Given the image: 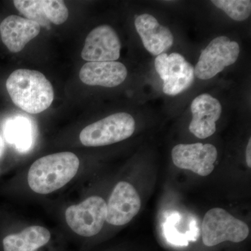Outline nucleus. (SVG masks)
Returning <instances> with one entry per match:
<instances>
[{"label": "nucleus", "instance_id": "f257e3e1", "mask_svg": "<svg viewBox=\"0 0 251 251\" xmlns=\"http://www.w3.org/2000/svg\"><path fill=\"white\" fill-rule=\"evenodd\" d=\"M6 87L15 105L27 113L36 115L45 111L53 101L52 84L38 71H14L8 77Z\"/></svg>", "mask_w": 251, "mask_h": 251}, {"label": "nucleus", "instance_id": "f03ea898", "mask_svg": "<svg viewBox=\"0 0 251 251\" xmlns=\"http://www.w3.org/2000/svg\"><path fill=\"white\" fill-rule=\"evenodd\" d=\"M80 161L75 153L60 152L36 160L28 172L29 188L39 194H49L68 184L76 175Z\"/></svg>", "mask_w": 251, "mask_h": 251}, {"label": "nucleus", "instance_id": "7ed1b4c3", "mask_svg": "<svg viewBox=\"0 0 251 251\" xmlns=\"http://www.w3.org/2000/svg\"><path fill=\"white\" fill-rule=\"evenodd\" d=\"M135 129L132 115L119 112L86 126L81 131L80 140L87 147L105 146L130 138Z\"/></svg>", "mask_w": 251, "mask_h": 251}, {"label": "nucleus", "instance_id": "20e7f679", "mask_svg": "<svg viewBox=\"0 0 251 251\" xmlns=\"http://www.w3.org/2000/svg\"><path fill=\"white\" fill-rule=\"evenodd\" d=\"M249 234L247 225L224 209H211L203 219L202 242L206 247H214L224 242H243Z\"/></svg>", "mask_w": 251, "mask_h": 251}, {"label": "nucleus", "instance_id": "39448f33", "mask_svg": "<svg viewBox=\"0 0 251 251\" xmlns=\"http://www.w3.org/2000/svg\"><path fill=\"white\" fill-rule=\"evenodd\" d=\"M239 52L237 42L227 36H218L203 50L194 69L195 75L201 80L215 77L225 68L237 62Z\"/></svg>", "mask_w": 251, "mask_h": 251}, {"label": "nucleus", "instance_id": "423d86ee", "mask_svg": "<svg viewBox=\"0 0 251 251\" xmlns=\"http://www.w3.org/2000/svg\"><path fill=\"white\" fill-rule=\"evenodd\" d=\"M106 216V202L99 196H92L80 204L70 206L65 213L68 226L85 237L98 234L103 228Z\"/></svg>", "mask_w": 251, "mask_h": 251}, {"label": "nucleus", "instance_id": "0eeeda50", "mask_svg": "<svg viewBox=\"0 0 251 251\" xmlns=\"http://www.w3.org/2000/svg\"><path fill=\"white\" fill-rule=\"evenodd\" d=\"M155 68L163 81V91L176 96L187 90L194 80V67L181 54L162 53L155 59Z\"/></svg>", "mask_w": 251, "mask_h": 251}, {"label": "nucleus", "instance_id": "6e6552de", "mask_svg": "<svg viewBox=\"0 0 251 251\" xmlns=\"http://www.w3.org/2000/svg\"><path fill=\"white\" fill-rule=\"evenodd\" d=\"M172 158L177 168L206 176L214 171L217 150L211 144H179L172 150Z\"/></svg>", "mask_w": 251, "mask_h": 251}, {"label": "nucleus", "instance_id": "1a4fd4ad", "mask_svg": "<svg viewBox=\"0 0 251 251\" xmlns=\"http://www.w3.org/2000/svg\"><path fill=\"white\" fill-rule=\"evenodd\" d=\"M121 42L115 29L107 25L90 31L81 57L88 62H115L120 57Z\"/></svg>", "mask_w": 251, "mask_h": 251}, {"label": "nucleus", "instance_id": "9d476101", "mask_svg": "<svg viewBox=\"0 0 251 251\" xmlns=\"http://www.w3.org/2000/svg\"><path fill=\"white\" fill-rule=\"evenodd\" d=\"M141 200L129 183L120 181L114 188L107 204L106 221L112 226L129 223L139 212Z\"/></svg>", "mask_w": 251, "mask_h": 251}, {"label": "nucleus", "instance_id": "9b49d317", "mask_svg": "<svg viewBox=\"0 0 251 251\" xmlns=\"http://www.w3.org/2000/svg\"><path fill=\"white\" fill-rule=\"evenodd\" d=\"M192 120L189 130L201 139L209 138L216 132V123L221 117L222 106L218 99L202 94L193 100L191 105Z\"/></svg>", "mask_w": 251, "mask_h": 251}, {"label": "nucleus", "instance_id": "f8f14e48", "mask_svg": "<svg viewBox=\"0 0 251 251\" xmlns=\"http://www.w3.org/2000/svg\"><path fill=\"white\" fill-rule=\"evenodd\" d=\"M135 26L143 46L155 56L166 52L174 43V36L168 27L162 25L151 15H140L135 20Z\"/></svg>", "mask_w": 251, "mask_h": 251}, {"label": "nucleus", "instance_id": "ddd939ff", "mask_svg": "<svg viewBox=\"0 0 251 251\" xmlns=\"http://www.w3.org/2000/svg\"><path fill=\"white\" fill-rule=\"evenodd\" d=\"M40 31L38 23L16 15L8 16L0 25L1 40L14 53L21 52Z\"/></svg>", "mask_w": 251, "mask_h": 251}, {"label": "nucleus", "instance_id": "4468645a", "mask_svg": "<svg viewBox=\"0 0 251 251\" xmlns=\"http://www.w3.org/2000/svg\"><path fill=\"white\" fill-rule=\"evenodd\" d=\"M127 74L125 64L115 61L86 63L81 68L79 76L86 85L115 87L125 82Z\"/></svg>", "mask_w": 251, "mask_h": 251}, {"label": "nucleus", "instance_id": "2eb2a0df", "mask_svg": "<svg viewBox=\"0 0 251 251\" xmlns=\"http://www.w3.org/2000/svg\"><path fill=\"white\" fill-rule=\"evenodd\" d=\"M49 229L41 226H30L18 234H9L3 239L4 251H36L50 239Z\"/></svg>", "mask_w": 251, "mask_h": 251}, {"label": "nucleus", "instance_id": "dca6fc26", "mask_svg": "<svg viewBox=\"0 0 251 251\" xmlns=\"http://www.w3.org/2000/svg\"><path fill=\"white\" fill-rule=\"evenodd\" d=\"M5 139L14 145L20 152H25L32 145V128L31 122L25 117H15L5 124Z\"/></svg>", "mask_w": 251, "mask_h": 251}, {"label": "nucleus", "instance_id": "f3484780", "mask_svg": "<svg viewBox=\"0 0 251 251\" xmlns=\"http://www.w3.org/2000/svg\"><path fill=\"white\" fill-rule=\"evenodd\" d=\"M211 2L234 21H244L250 17V0H214Z\"/></svg>", "mask_w": 251, "mask_h": 251}, {"label": "nucleus", "instance_id": "a211bd4d", "mask_svg": "<svg viewBox=\"0 0 251 251\" xmlns=\"http://www.w3.org/2000/svg\"><path fill=\"white\" fill-rule=\"evenodd\" d=\"M14 6L27 19L34 21L40 26L50 25L43 8L42 0H14Z\"/></svg>", "mask_w": 251, "mask_h": 251}, {"label": "nucleus", "instance_id": "6ab92c4d", "mask_svg": "<svg viewBox=\"0 0 251 251\" xmlns=\"http://www.w3.org/2000/svg\"><path fill=\"white\" fill-rule=\"evenodd\" d=\"M43 8L50 23L59 25L65 23L69 18V10L64 1L42 0Z\"/></svg>", "mask_w": 251, "mask_h": 251}, {"label": "nucleus", "instance_id": "aec40b11", "mask_svg": "<svg viewBox=\"0 0 251 251\" xmlns=\"http://www.w3.org/2000/svg\"><path fill=\"white\" fill-rule=\"evenodd\" d=\"M251 139H249V143L247 145V155H246V157H247V163L248 166L249 168L251 167Z\"/></svg>", "mask_w": 251, "mask_h": 251}, {"label": "nucleus", "instance_id": "412c9836", "mask_svg": "<svg viewBox=\"0 0 251 251\" xmlns=\"http://www.w3.org/2000/svg\"><path fill=\"white\" fill-rule=\"evenodd\" d=\"M5 150V144L4 140L1 138V135H0V158H1V156L4 154Z\"/></svg>", "mask_w": 251, "mask_h": 251}]
</instances>
